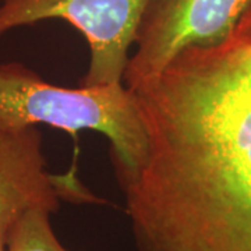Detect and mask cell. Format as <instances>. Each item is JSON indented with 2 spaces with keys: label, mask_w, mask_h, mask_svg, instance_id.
Returning <instances> with one entry per match:
<instances>
[{
  "label": "cell",
  "mask_w": 251,
  "mask_h": 251,
  "mask_svg": "<svg viewBox=\"0 0 251 251\" xmlns=\"http://www.w3.org/2000/svg\"><path fill=\"white\" fill-rule=\"evenodd\" d=\"M147 153L120 180L137 251H251V7L133 91Z\"/></svg>",
  "instance_id": "1"
},
{
  "label": "cell",
  "mask_w": 251,
  "mask_h": 251,
  "mask_svg": "<svg viewBox=\"0 0 251 251\" xmlns=\"http://www.w3.org/2000/svg\"><path fill=\"white\" fill-rule=\"evenodd\" d=\"M38 125L63 130L75 141L82 130L105 135L119 181L133 176L147 153L137 98L125 84L66 88L21 63H0V130Z\"/></svg>",
  "instance_id": "2"
},
{
  "label": "cell",
  "mask_w": 251,
  "mask_h": 251,
  "mask_svg": "<svg viewBox=\"0 0 251 251\" xmlns=\"http://www.w3.org/2000/svg\"><path fill=\"white\" fill-rule=\"evenodd\" d=\"M152 0H3L0 36L18 27L63 20L90 46V64L81 85L123 84L144 14Z\"/></svg>",
  "instance_id": "3"
},
{
  "label": "cell",
  "mask_w": 251,
  "mask_h": 251,
  "mask_svg": "<svg viewBox=\"0 0 251 251\" xmlns=\"http://www.w3.org/2000/svg\"><path fill=\"white\" fill-rule=\"evenodd\" d=\"M250 7L251 0H152L138 28L123 84L137 90L184 49L222 44Z\"/></svg>",
  "instance_id": "4"
},
{
  "label": "cell",
  "mask_w": 251,
  "mask_h": 251,
  "mask_svg": "<svg viewBox=\"0 0 251 251\" xmlns=\"http://www.w3.org/2000/svg\"><path fill=\"white\" fill-rule=\"evenodd\" d=\"M62 201L72 204H106L77 176V166L54 175L48 171L42 133L36 127L0 130V251L23 216L32 209L59 211Z\"/></svg>",
  "instance_id": "5"
},
{
  "label": "cell",
  "mask_w": 251,
  "mask_h": 251,
  "mask_svg": "<svg viewBox=\"0 0 251 251\" xmlns=\"http://www.w3.org/2000/svg\"><path fill=\"white\" fill-rule=\"evenodd\" d=\"M50 215L41 208L27 212L13 230L7 251H72L57 239Z\"/></svg>",
  "instance_id": "6"
}]
</instances>
